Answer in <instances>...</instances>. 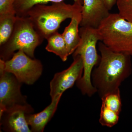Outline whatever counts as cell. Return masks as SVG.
<instances>
[{
    "label": "cell",
    "instance_id": "1",
    "mask_svg": "<svg viewBox=\"0 0 132 132\" xmlns=\"http://www.w3.org/2000/svg\"><path fill=\"white\" fill-rule=\"evenodd\" d=\"M100 61L92 71V85L101 98L119 90L121 83L132 73L130 55L114 52L100 41Z\"/></svg>",
    "mask_w": 132,
    "mask_h": 132
},
{
    "label": "cell",
    "instance_id": "2",
    "mask_svg": "<svg viewBox=\"0 0 132 132\" xmlns=\"http://www.w3.org/2000/svg\"><path fill=\"white\" fill-rule=\"evenodd\" d=\"M82 6L77 3L69 4L64 1L53 3L51 5L38 4L29 10L26 16L28 17L41 36L47 39L58 32L62 22L81 12Z\"/></svg>",
    "mask_w": 132,
    "mask_h": 132
},
{
    "label": "cell",
    "instance_id": "3",
    "mask_svg": "<svg viewBox=\"0 0 132 132\" xmlns=\"http://www.w3.org/2000/svg\"><path fill=\"white\" fill-rule=\"evenodd\" d=\"M80 42L73 55H80L83 65L82 77L76 82L77 87L82 94L92 97L97 93L92 82L93 69L100 61V56L97 50V42L101 38L98 29L81 27L79 29Z\"/></svg>",
    "mask_w": 132,
    "mask_h": 132
},
{
    "label": "cell",
    "instance_id": "4",
    "mask_svg": "<svg viewBox=\"0 0 132 132\" xmlns=\"http://www.w3.org/2000/svg\"><path fill=\"white\" fill-rule=\"evenodd\" d=\"M44 39L36 30L28 17L17 16L11 36L5 44L0 46L1 59L7 60L15 51L19 50L34 59L36 48Z\"/></svg>",
    "mask_w": 132,
    "mask_h": 132
},
{
    "label": "cell",
    "instance_id": "5",
    "mask_svg": "<svg viewBox=\"0 0 132 132\" xmlns=\"http://www.w3.org/2000/svg\"><path fill=\"white\" fill-rule=\"evenodd\" d=\"M102 42L114 51L132 57V23L110 13L98 28Z\"/></svg>",
    "mask_w": 132,
    "mask_h": 132
},
{
    "label": "cell",
    "instance_id": "6",
    "mask_svg": "<svg viewBox=\"0 0 132 132\" xmlns=\"http://www.w3.org/2000/svg\"><path fill=\"white\" fill-rule=\"evenodd\" d=\"M0 69L13 75L22 84L32 85L40 77L43 68L40 61L19 50L7 60L1 59Z\"/></svg>",
    "mask_w": 132,
    "mask_h": 132
},
{
    "label": "cell",
    "instance_id": "7",
    "mask_svg": "<svg viewBox=\"0 0 132 132\" xmlns=\"http://www.w3.org/2000/svg\"><path fill=\"white\" fill-rule=\"evenodd\" d=\"M21 84L13 75L0 69V116L12 108L28 104L21 92Z\"/></svg>",
    "mask_w": 132,
    "mask_h": 132
},
{
    "label": "cell",
    "instance_id": "8",
    "mask_svg": "<svg viewBox=\"0 0 132 132\" xmlns=\"http://www.w3.org/2000/svg\"><path fill=\"white\" fill-rule=\"evenodd\" d=\"M73 61L70 67L64 71L55 73L50 82L51 99L62 95L66 90L73 86L82 77L83 65L80 55H73Z\"/></svg>",
    "mask_w": 132,
    "mask_h": 132
},
{
    "label": "cell",
    "instance_id": "9",
    "mask_svg": "<svg viewBox=\"0 0 132 132\" xmlns=\"http://www.w3.org/2000/svg\"><path fill=\"white\" fill-rule=\"evenodd\" d=\"M33 111L29 104L9 109L0 116L1 127L7 132H32L26 120V114L31 113Z\"/></svg>",
    "mask_w": 132,
    "mask_h": 132
},
{
    "label": "cell",
    "instance_id": "10",
    "mask_svg": "<svg viewBox=\"0 0 132 132\" xmlns=\"http://www.w3.org/2000/svg\"><path fill=\"white\" fill-rule=\"evenodd\" d=\"M81 27L98 29L110 14L105 0H83Z\"/></svg>",
    "mask_w": 132,
    "mask_h": 132
},
{
    "label": "cell",
    "instance_id": "11",
    "mask_svg": "<svg viewBox=\"0 0 132 132\" xmlns=\"http://www.w3.org/2000/svg\"><path fill=\"white\" fill-rule=\"evenodd\" d=\"M62 95L52 99L49 105L40 112L36 114H27L26 118L32 132H42L45 126L52 119L57 110Z\"/></svg>",
    "mask_w": 132,
    "mask_h": 132
},
{
    "label": "cell",
    "instance_id": "12",
    "mask_svg": "<svg viewBox=\"0 0 132 132\" xmlns=\"http://www.w3.org/2000/svg\"><path fill=\"white\" fill-rule=\"evenodd\" d=\"M81 20V12H78L71 19L70 24L66 27L62 34L69 55L73 54L80 42L79 26Z\"/></svg>",
    "mask_w": 132,
    "mask_h": 132
},
{
    "label": "cell",
    "instance_id": "13",
    "mask_svg": "<svg viewBox=\"0 0 132 132\" xmlns=\"http://www.w3.org/2000/svg\"><path fill=\"white\" fill-rule=\"evenodd\" d=\"M47 40V44L45 48L46 50L56 54L62 61H66L69 55L62 34L56 32L50 36Z\"/></svg>",
    "mask_w": 132,
    "mask_h": 132
},
{
    "label": "cell",
    "instance_id": "14",
    "mask_svg": "<svg viewBox=\"0 0 132 132\" xmlns=\"http://www.w3.org/2000/svg\"><path fill=\"white\" fill-rule=\"evenodd\" d=\"M64 0H15L14 7L16 16H26L28 12L38 4H46L48 2L57 3ZM74 2L82 5L83 0H73Z\"/></svg>",
    "mask_w": 132,
    "mask_h": 132
},
{
    "label": "cell",
    "instance_id": "15",
    "mask_svg": "<svg viewBox=\"0 0 132 132\" xmlns=\"http://www.w3.org/2000/svg\"><path fill=\"white\" fill-rule=\"evenodd\" d=\"M16 18L15 14L0 15V46L5 44L11 36Z\"/></svg>",
    "mask_w": 132,
    "mask_h": 132
},
{
    "label": "cell",
    "instance_id": "16",
    "mask_svg": "<svg viewBox=\"0 0 132 132\" xmlns=\"http://www.w3.org/2000/svg\"><path fill=\"white\" fill-rule=\"evenodd\" d=\"M101 99L102 105L120 114L122 108L120 89L107 94Z\"/></svg>",
    "mask_w": 132,
    "mask_h": 132
},
{
    "label": "cell",
    "instance_id": "17",
    "mask_svg": "<svg viewBox=\"0 0 132 132\" xmlns=\"http://www.w3.org/2000/svg\"><path fill=\"white\" fill-rule=\"evenodd\" d=\"M119 114L101 105L99 122L102 126L112 127L118 123Z\"/></svg>",
    "mask_w": 132,
    "mask_h": 132
},
{
    "label": "cell",
    "instance_id": "18",
    "mask_svg": "<svg viewBox=\"0 0 132 132\" xmlns=\"http://www.w3.org/2000/svg\"><path fill=\"white\" fill-rule=\"evenodd\" d=\"M119 14L125 20L132 23V0H117Z\"/></svg>",
    "mask_w": 132,
    "mask_h": 132
},
{
    "label": "cell",
    "instance_id": "19",
    "mask_svg": "<svg viewBox=\"0 0 132 132\" xmlns=\"http://www.w3.org/2000/svg\"><path fill=\"white\" fill-rule=\"evenodd\" d=\"M15 0H0V15L15 14Z\"/></svg>",
    "mask_w": 132,
    "mask_h": 132
},
{
    "label": "cell",
    "instance_id": "20",
    "mask_svg": "<svg viewBox=\"0 0 132 132\" xmlns=\"http://www.w3.org/2000/svg\"><path fill=\"white\" fill-rule=\"evenodd\" d=\"M105 2L108 9L111 10L114 5L116 4L117 0H105Z\"/></svg>",
    "mask_w": 132,
    "mask_h": 132
}]
</instances>
